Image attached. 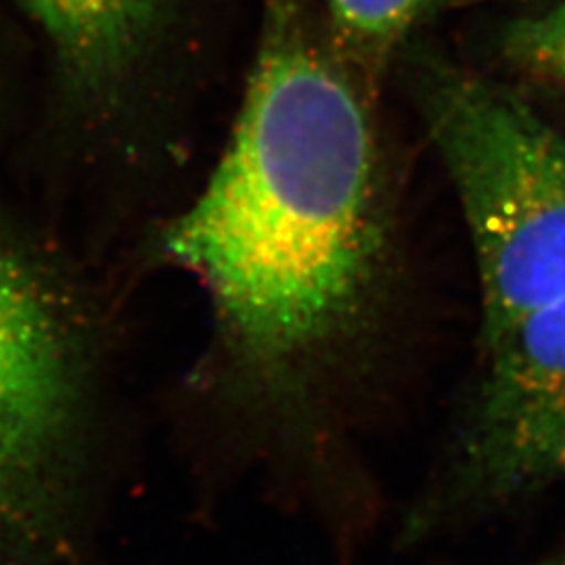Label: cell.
Returning a JSON list of instances; mask_svg holds the SVG:
<instances>
[{
  "label": "cell",
  "mask_w": 565,
  "mask_h": 565,
  "mask_svg": "<svg viewBox=\"0 0 565 565\" xmlns=\"http://www.w3.org/2000/svg\"><path fill=\"white\" fill-rule=\"evenodd\" d=\"M473 478L513 494L565 478V291L484 329Z\"/></svg>",
  "instance_id": "cell-5"
},
{
  "label": "cell",
  "mask_w": 565,
  "mask_h": 565,
  "mask_svg": "<svg viewBox=\"0 0 565 565\" xmlns=\"http://www.w3.org/2000/svg\"><path fill=\"white\" fill-rule=\"evenodd\" d=\"M162 260L198 277L228 354L279 377L361 312L385 249L369 95L306 0H264L239 116Z\"/></svg>",
  "instance_id": "cell-1"
},
{
  "label": "cell",
  "mask_w": 565,
  "mask_h": 565,
  "mask_svg": "<svg viewBox=\"0 0 565 565\" xmlns=\"http://www.w3.org/2000/svg\"><path fill=\"white\" fill-rule=\"evenodd\" d=\"M103 327L93 285L0 202V565H74Z\"/></svg>",
  "instance_id": "cell-2"
},
{
  "label": "cell",
  "mask_w": 565,
  "mask_h": 565,
  "mask_svg": "<svg viewBox=\"0 0 565 565\" xmlns=\"http://www.w3.org/2000/svg\"><path fill=\"white\" fill-rule=\"evenodd\" d=\"M425 0H327V39L364 93H375Z\"/></svg>",
  "instance_id": "cell-6"
},
{
  "label": "cell",
  "mask_w": 565,
  "mask_h": 565,
  "mask_svg": "<svg viewBox=\"0 0 565 565\" xmlns=\"http://www.w3.org/2000/svg\"><path fill=\"white\" fill-rule=\"evenodd\" d=\"M415 93L463 207L482 329L565 291V135L497 82L424 60Z\"/></svg>",
  "instance_id": "cell-3"
},
{
  "label": "cell",
  "mask_w": 565,
  "mask_h": 565,
  "mask_svg": "<svg viewBox=\"0 0 565 565\" xmlns=\"http://www.w3.org/2000/svg\"><path fill=\"white\" fill-rule=\"evenodd\" d=\"M179 0H13L46 61L49 114L86 160L135 163Z\"/></svg>",
  "instance_id": "cell-4"
},
{
  "label": "cell",
  "mask_w": 565,
  "mask_h": 565,
  "mask_svg": "<svg viewBox=\"0 0 565 565\" xmlns=\"http://www.w3.org/2000/svg\"><path fill=\"white\" fill-rule=\"evenodd\" d=\"M505 53L530 72L565 82V0L513 21L505 32Z\"/></svg>",
  "instance_id": "cell-7"
}]
</instances>
